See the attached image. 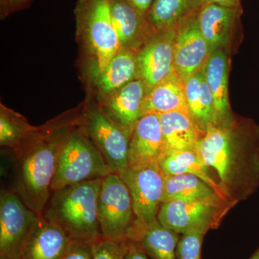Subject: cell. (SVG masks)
Segmentation results:
<instances>
[{"mask_svg":"<svg viewBox=\"0 0 259 259\" xmlns=\"http://www.w3.org/2000/svg\"><path fill=\"white\" fill-rule=\"evenodd\" d=\"M197 152L215 172L225 197L239 203L259 187V127L251 121L231 120L207 126Z\"/></svg>","mask_w":259,"mask_h":259,"instance_id":"1","label":"cell"},{"mask_svg":"<svg viewBox=\"0 0 259 259\" xmlns=\"http://www.w3.org/2000/svg\"><path fill=\"white\" fill-rule=\"evenodd\" d=\"M83 113L73 111L50 120L13 151V185L24 203L41 214L51 193L56 166L66 140L82 122Z\"/></svg>","mask_w":259,"mask_h":259,"instance_id":"2","label":"cell"},{"mask_svg":"<svg viewBox=\"0 0 259 259\" xmlns=\"http://www.w3.org/2000/svg\"><path fill=\"white\" fill-rule=\"evenodd\" d=\"M102 179L52 191L41 214L60 227L71 241L92 243L102 236L97 199Z\"/></svg>","mask_w":259,"mask_h":259,"instance_id":"3","label":"cell"},{"mask_svg":"<svg viewBox=\"0 0 259 259\" xmlns=\"http://www.w3.org/2000/svg\"><path fill=\"white\" fill-rule=\"evenodd\" d=\"M110 173L112 172L101 152L80 124L69 135L63 147L51 190L102 179Z\"/></svg>","mask_w":259,"mask_h":259,"instance_id":"4","label":"cell"},{"mask_svg":"<svg viewBox=\"0 0 259 259\" xmlns=\"http://www.w3.org/2000/svg\"><path fill=\"white\" fill-rule=\"evenodd\" d=\"M237 204L219 195L190 201L163 202L157 220L179 234L202 233L219 228L223 219Z\"/></svg>","mask_w":259,"mask_h":259,"instance_id":"5","label":"cell"},{"mask_svg":"<svg viewBox=\"0 0 259 259\" xmlns=\"http://www.w3.org/2000/svg\"><path fill=\"white\" fill-rule=\"evenodd\" d=\"M97 214L102 236L134 241L137 220L127 185L117 173L102 178L97 199Z\"/></svg>","mask_w":259,"mask_h":259,"instance_id":"6","label":"cell"},{"mask_svg":"<svg viewBox=\"0 0 259 259\" xmlns=\"http://www.w3.org/2000/svg\"><path fill=\"white\" fill-rule=\"evenodd\" d=\"M75 15L77 28L88 38L95 56L97 76L106 69L121 49L109 0H79Z\"/></svg>","mask_w":259,"mask_h":259,"instance_id":"7","label":"cell"},{"mask_svg":"<svg viewBox=\"0 0 259 259\" xmlns=\"http://www.w3.org/2000/svg\"><path fill=\"white\" fill-rule=\"evenodd\" d=\"M81 125L101 152L112 173L128 168L131 135L112 120L99 105H90L83 111Z\"/></svg>","mask_w":259,"mask_h":259,"instance_id":"8","label":"cell"},{"mask_svg":"<svg viewBox=\"0 0 259 259\" xmlns=\"http://www.w3.org/2000/svg\"><path fill=\"white\" fill-rule=\"evenodd\" d=\"M131 193L137 228L143 231L146 226L157 220L164 188V174L159 165L125 168L118 173Z\"/></svg>","mask_w":259,"mask_h":259,"instance_id":"9","label":"cell"},{"mask_svg":"<svg viewBox=\"0 0 259 259\" xmlns=\"http://www.w3.org/2000/svg\"><path fill=\"white\" fill-rule=\"evenodd\" d=\"M38 215L13 190H1L0 259H19L24 243Z\"/></svg>","mask_w":259,"mask_h":259,"instance_id":"10","label":"cell"},{"mask_svg":"<svg viewBox=\"0 0 259 259\" xmlns=\"http://www.w3.org/2000/svg\"><path fill=\"white\" fill-rule=\"evenodd\" d=\"M197 11L180 25L177 30L174 44L175 71L184 82L204 69L212 54L208 44L199 31L197 23Z\"/></svg>","mask_w":259,"mask_h":259,"instance_id":"11","label":"cell"},{"mask_svg":"<svg viewBox=\"0 0 259 259\" xmlns=\"http://www.w3.org/2000/svg\"><path fill=\"white\" fill-rule=\"evenodd\" d=\"M176 35L177 31L156 32L138 51V78L144 81L148 93L175 71L174 44Z\"/></svg>","mask_w":259,"mask_h":259,"instance_id":"12","label":"cell"},{"mask_svg":"<svg viewBox=\"0 0 259 259\" xmlns=\"http://www.w3.org/2000/svg\"><path fill=\"white\" fill-rule=\"evenodd\" d=\"M166 154L158 115H143L135 126L130 139L128 167L157 165Z\"/></svg>","mask_w":259,"mask_h":259,"instance_id":"13","label":"cell"},{"mask_svg":"<svg viewBox=\"0 0 259 259\" xmlns=\"http://www.w3.org/2000/svg\"><path fill=\"white\" fill-rule=\"evenodd\" d=\"M147 93L144 81L137 78L102 98L98 105L131 136L135 126L143 116V104Z\"/></svg>","mask_w":259,"mask_h":259,"instance_id":"14","label":"cell"},{"mask_svg":"<svg viewBox=\"0 0 259 259\" xmlns=\"http://www.w3.org/2000/svg\"><path fill=\"white\" fill-rule=\"evenodd\" d=\"M114 27L121 48L139 51L156 30L144 15L127 0H109Z\"/></svg>","mask_w":259,"mask_h":259,"instance_id":"15","label":"cell"},{"mask_svg":"<svg viewBox=\"0 0 259 259\" xmlns=\"http://www.w3.org/2000/svg\"><path fill=\"white\" fill-rule=\"evenodd\" d=\"M70 242L60 227L39 214L24 243L19 259H61Z\"/></svg>","mask_w":259,"mask_h":259,"instance_id":"16","label":"cell"},{"mask_svg":"<svg viewBox=\"0 0 259 259\" xmlns=\"http://www.w3.org/2000/svg\"><path fill=\"white\" fill-rule=\"evenodd\" d=\"M158 115L166 145V154L197 150L205 131L196 123L190 114L171 112Z\"/></svg>","mask_w":259,"mask_h":259,"instance_id":"17","label":"cell"},{"mask_svg":"<svg viewBox=\"0 0 259 259\" xmlns=\"http://www.w3.org/2000/svg\"><path fill=\"white\" fill-rule=\"evenodd\" d=\"M171 112L190 114L186 98L185 82L176 71L151 89L146 94L143 104V115Z\"/></svg>","mask_w":259,"mask_h":259,"instance_id":"18","label":"cell"},{"mask_svg":"<svg viewBox=\"0 0 259 259\" xmlns=\"http://www.w3.org/2000/svg\"><path fill=\"white\" fill-rule=\"evenodd\" d=\"M236 16V8L215 4L202 5L197 13L198 28L211 52L228 42Z\"/></svg>","mask_w":259,"mask_h":259,"instance_id":"19","label":"cell"},{"mask_svg":"<svg viewBox=\"0 0 259 259\" xmlns=\"http://www.w3.org/2000/svg\"><path fill=\"white\" fill-rule=\"evenodd\" d=\"M204 79L214 102L216 123L233 118L228 100V59L223 49L213 51L203 69Z\"/></svg>","mask_w":259,"mask_h":259,"instance_id":"20","label":"cell"},{"mask_svg":"<svg viewBox=\"0 0 259 259\" xmlns=\"http://www.w3.org/2000/svg\"><path fill=\"white\" fill-rule=\"evenodd\" d=\"M137 53L132 49L121 48L106 69L97 75V88L102 97L137 79Z\"/></svg>","mask_w":259,"mask_h":259,"instance_id":"21","label":"cell"},{"mask_svg":"<svg viewBox=\"0 0 259 259\" xmlns=\"http://www.w3.org/2000/svg\"><path fill=\"white\" fill-rule=\"evenodd\" d=\"M202 6L200 0H153L147 17L156 32L177 31Z\"/></svg>","mask_w":259,"mask_h":259,"instance_id":"22","label":"cell"},{"mask_svg":"<svg viewBox=\"0 0 259 259\" xmlns=\"http://www.w3.org/2000/svg\"><path fill=\"white\" fill-rule=\"evenodd\" d=\"M158 165L165 175L191 174L195 175L210 186L220 197L227 199L217 181L211 175L208 167L202 161L197 150L167 153L161 158Z\"/></svg>","mask_w":259,"mask_h":259,"instance_id":"23","label":"cell"},{"mask_svg":"<svg viewBox=\"0 0 259 259\" xmlns=\"http://www.w3.org/2000/svg\"><path fill=\"white\" fill-rule=\"evenodd\" d=\"M186 98L192 118L204 131L216 123L215 111L212 94L204 79L203 69L191 76L185 82Z\"/></svg>","mask_w":259,"mask_h":259,"instance_id":"24","label":"cell"},{"mask_svg":"<svg viewBox=\"0 0 259 259\" xmlns=\"http://www.w3.org/2000/svg\"><path fill=\"white\" fill-rule=\"evenodd\" d=\"M180 236L156 220L146 226L138 242L150 259H177Z\"/></svg>","mask_w":259,"mask_h":259,"instance_id":"25","label":"cell"},{"mask_svg":"<svg viewBox=\"0 0 259 259\" xmlns=\"http://www.w3.org/2000/svg\"><path fill=\"white\" fill-rule=\"evenodd\" d=\"M164 174V173H163ZM218 195L210 186L191 174L168 175L164 174L162 203L171 201H190Z\"/></svg>","mask_w":259,"mask_h":259,"instance_id":"26","label":"cell"},{"mask_svg":"<svg viewBox=\"0 0 259 259\" xmlns=\"http://www.w3.org/2000/svg\"><path fill=\"white\" fill-rule=\"evenodd\" d=\"M38 127L29 123L23 115L3 105L0 110V145L15 151L35 134Z\"/></svg>","mask_w":259,"mask_h":259,"instance_id":"27","label":"cell"},{"mask_svg":"<svg viewBox=\"0 0 259 259\" xmlns=\"http://www.w3.org/2000/svg\"><path fill=\"white\" fill-rule=\"evenodd\" d=\"M131 240H115L102 236L92 243L93 259H125Z\"/></svg>","mask_w":259,"mask_h":259,"instance_id":"28","label":"cell"},{"mask_svg":"<svg viewBox=\"0 0 259 259\" xmlns=\"http://www.w3.org/2000/svg\"><path fill=\"white\" fill-rule=\"evenodd\" d=\"M205 233L181 235L177 247V259H202V247Z\"/></svg>","mask_w":259,"mask_h":259,"instance_id":"29","label":"cell"},{"mask_svg":"<svg viewBox=\"0 0 259 259\" xmlns=\"http://www.w3.org/2000/svg\"><path fill=\"white\" fill-rule=\"evenodd\" d=\"M61 259H93L92 243L71 241Z\"/></svg>","mask_w":259,"mask_h":259,"instance_id":"30","label":"cell"},{"mask_svg":"<svg viewBox=\"0 0 259 259\" xmlns=\"http://www.w3.org/2000/svg\"><path fill=\"white\" fill-rule=\"evenodd\" d=\"M31 1L32 0H0L2 16H7L25 8Z\"/></svg>","mask_w":259,"mask_h":259,"instance_id":"31","label":"cell"},{"mask_svg":"<svg viewBox=\"0 0 259 259\" xmlns=\"http://www.w3.org/2000/svg\"><path fill=\"white\" fill-rule=\"evenodd\" d=\"M125 259H150L138 241L131 240Z\"/></svg>","mask_w":259,"mask_h":259,"instance_id":"32","label":"cell"},{"mask_svg":"<svg viewBox=\"0 0 259 259\" xmlns=\"http://www.w3.org/2000/svg\"><path fill=\"white\" fill-rule=\"evenodd\" d=\"M127 1L141 13L147 15L153 0H127Z\"/></svg>","mask_w":259,"mask_h":259,"instance_id":"33","label":"cell"},{"mask_svg":"<svg viewBox=\"0 0 259 259\" xmlns=\"http://www.w3.org/2000/svg\"><path fill=\"white\" fill-rule=\"evenodd\" d=\"M202 5L205 4H215L228 8H237L240 0H200Z\"/></svg>","mask_w":259,"mask_h":259,"instance_id":"34","label":"cell"},{"mask_svg":"<svg viewBox=\"0 0 259 259\" xmlns=\"http://www.w3.org/2000/svg\"><path fill=\"white\" fill-rule=\"evenodd\" d=\"M248 259H259V245L258 248H256V250L253 252V254L250 255V257Z\"/></svg>","mask_w":259,"mask_h":259,"instance_id":"35","label":"cell"}]
</instances>
